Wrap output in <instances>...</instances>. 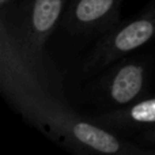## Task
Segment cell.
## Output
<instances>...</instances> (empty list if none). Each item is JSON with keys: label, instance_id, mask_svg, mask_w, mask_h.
I'll return each mask as SVG.
<instances>
[{"label": "cell", "instance_id": "obj_4", "mask_svg": "<svg viewBox=\"0 0 155 155\" xmlns=\"http://www.w3.org/2000/svg\"><path fill=\"white\" fill-rule=\"evenodd\" d=\"M61 0H35L31 23L37 33L44 34L52 29L61 12Z\"/></svg>", "mask_w": 155, "mask_h": 155}, {"label": "cell", "instance_id": "obj_3", "mask_svg": "<svg viewBox=\"0 0 155 155\" xmlns=\"http://www.w3.org/2000/svg\"><path fill=\"white\" fill-rule=\"evenodd\" d=\"M154 34V25L147 19L135 21L117 33L114 48L120 52H129L146 44Z\"/></svg>", "mask_w": 155, "mask_h": 155}, {"label": "cell", "instance_id": "obj_5", "mask_svg": "<svg viewBox=\"0 0 155 155\" xmlns=\"http://www.w3.org/2000/svg\"><path fill=\"white\" fill-rule=\"evenodd\" d=\"M114 0H80L76 7V19L83 23L98 21L113 7Z\"/></svg>", "mask_w": 155, "mask_h": 155}, {"label": "cell", "instance_id": "obj_6", "mask_svg": "<svg viewBox=\"0 0 155 155\" xmlns=\"http://www.w3.org/2000/svg\"><path fill=\"white\" fill-rule=\"evenodd\" d=\"M129 114L135 121L139 123H155V98L135 105Z\"/></svg>", "mask_w": 155, "mask_h": 155}, {"label": "cell", "instance_id": "obj_2", "mask_svg": "<svg viewBox=\"0 0 155 155\" xmlns=\"http://www.w3.org/2000/svg\"><path fill=\"white\" fill-rule=\"evenodd\" d=\"M72 134L80 143L99 153L114 154L120 150V143L114 136L91 124L76 123L72 127Z\"/></svg>", "mask_w": 155, "mask_h": 155}, {"label": "cell", "instance_id": "obj_1", "mask_svg": "<svg viewBox=\"0 0 155 155\" xmlns=\"http://www.w3.org/2000/svg\"><path fill=\"white\" fill-rule=\"evenodd\" d=\"M143 86V68L140 65L129 64L123 67L113 79L110 94L118 104L132 101L140 93Z\"/></svg>", "mask_w": 155, "mask_h": 155}]
</instances>
